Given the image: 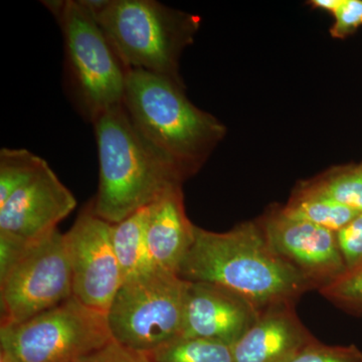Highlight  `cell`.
Listing matches in <instances>:
<instances>
[{
    "mask_svg": "<svg viewBox=\"0 0 362 362\" xmlns=\"http://www.w3.org/2000/svg\"><path fill=\"white\" fill-rule=\"evenodd\" d=\"M287 362H362V351L354 344L327 345L315 338Z\"/></svg>",
    "mask_w": 362,
    "mask_h": 362,
    "instance_id": "cell-21",
    "label": "cell"
},
{
    "mask_svg": "<svg viewBox=\"0 0 362 362\" xmlns=\"http://www.w3.org/2000/svg\"><path fill=\"white\" fill-rule=\"evenodd\" d=\"M123 107L138 132L185 180L226 134L218 119L188 99L185 84L141 69L128 70Z\"/></svg>",
    "mask_w": 362,
    "mask_h": 362,
    "instance_id": "cell-2",
    "label": "cell"
},
{
    "mask_svg": "<svg viewBox=\"0 0 362 362\" xmlns=\"http://www.w3.org/2000/svg\"><path fill=\"white\" fill-rule=\"evenodd\" d=\"M330 33L334 39L343 40L356 33L362 25V0H341L337 11Z\"/></svg>",
    "mask_w": 362,
    "mask_h": 362,
    "instance_id": "cell-23",
    "label": "cell"
},
{
    "mask_svg": "<svg viewBox=\"0 0 362 362\" xmlns=\"http://www.w3.org/2000/svg\"><path fill=\"white\" fill-rule=\"evenodd\" d=\"M153 362H233L232 346L202 338L183 337L157 350Z\"/></svg>",
    "mask_w": 362,
    "mask_h": 362,
    "instance_id": "cell-18",
    "label": "cell"
},
{
    "mask_svg": "<svg viewBox=\"0 0 362 362\" xmlns=\"http://www.w3.org/2000/svg\"><path fill=\"white\" fill-rule=\"evenodd\" d=\"M319 293L341 310L362 318V265L346 271Z\"/></svg>",
    "mask_w": 362,
    "mask_h": 362,
    "instance_id": "cell-20",
    "label": "cell"
},
{
    "mask_svg": "<svg viewBox=\"0 0 362 362\" xmlns=\"http://www.w3.org/2000/svg\"><path fill=\"white\" fill-rule=\"evenodd\" d=\"M309 4L314 8L321 9L333 14L341 4V0H312Z\"/></svg>",
    "mask_w": 362,
    "mask_h": 362,
    "instance_id": "cell-26",
    "label": "cell"
},
{
    "mask_svg": "<svg viewBox=\"0 0 362 362\" xmlns=\"http://www.w3.org/2000/svg\"><path fill=\"white\" fill-rule=\"evenodd\" d=\"M112 338L107 314L75 296L28 320L0 326V346L16 362H78Z\"/></svg>",
    "mask_w": 362,
    "mask_h": 362,
    "instance_id": "cell-7",
    "label": "cell"
},
{
    "mask_svg": "<svg viewBox=\"0 0 362 362\" xmlns=\"http://www.w3.org/2000/svg\"><path fill=\"white\" fill-rule=\"evenodd\" d=\"M128 69H141L183 84L180 63L194 42L199 16L156 0H84Z\"/></svg>",
    "mask_w": 362,
    "mask_h": 362,
    "instance_id": "cell-4",
    "label": "cell"
},
{
    "mask_svg": "<svg viewBox=\"0 0 362 362\" xmlns=\"http://www.w3.org/2000/svg\"><path fill=\"white\" fill-rule=\"evenodd\" d=\"M30 242L11 233L0 232V280L18 263Z\"/></svg>",
    "mask_w": 362,
    "mask_h": 362,
    "instance_id": "cell-25",
    "label": "cell"
},
{
    "mask_svg": "<svg viewBox=\"0 0 362 362\" xmlns=\"http://www.w3.org/2000/svg\"><path fill=\"white\" fill-rule=\"evenodd\" d=\"M337 235L347 271L362 265V214Z\"/></svg>",
    "mask_w": 362,
    "mask_h": 362,
    "instance_id": "cell-22",
    "label": "cell"
},
{
    "mask_svg": "<svg viewBox=\"0 0 362 362\" xmlns=\"http://www.w3.org/2000/svg\"><path fill=\"white\" fill-rule=\"evenodd\" d=\"M64 40L66 94L76 110L92 124L123 104L127 68L112 47L84 0L42 1Z\"/></svg>",
    "mask_w": 362,
    "mask_h": 362,
    "instance_id": "cell-5",
    "label": "cell"
},
{
    "mask_svg": "<svg viewBox=\"0 0 362 362\" xmlns=\"http://www.w3.org/2000/svg\"><path fill=\"white\" fill-rule=\"evenodd\" d=\"M99 159L95 214L117 223L149 206L185 178L149 144L131 122L123 104L92 123Z\"/></svg>",
    "mask_w": 362,
    "mask_h": 362,
    "instance_id": "cell-3",
    "label": "cell"
},
{
    "mask_svg": "<svg viewBox=\"0 0 362 362\" xmlns=\"http://www.w3.org/2000/svg\"><path fill=\"white\" fill-rule=\"evenodd\" d=\"M78 362H153L147 354L129 349L116 340L110 341L95 350L89 356Z\"/></svg>",
    "mask_w": 362,
    "mask_h": 362,
    "instance_id": "cell-24",
    "label": "cell"
},
{
    "mask_svg": "<svg viewBox=\"0 0 362 362\" xmlns=\"http://www.w3.org/2000/svg\"><path fill=\"white\" fill-rule=\"evenodd\" d=\"M314 339L295 305H276L262 310L258 320L233 345V362H287Z\"/></svg>",
    "mask_w": 362,
    "mask_h": 362,
    "instance_id": "cell-13",
    "label": "cell"
},
{
    "mask_svg": "<svg viewBox=\"0 0 362 362\" xmlns=\"http://www.w3.org/2000/svg\"><path fill=\"white\" fill-rule=\"evenodd\" d=\"M194 223L187 218L182 187L171 188L148 206L146 238L154 268L178 271L194 245Z\"/></svg>",
    "mask_w": 362,
    "mask_h": 362,
    "instance_id": "cell-14",
    "label": "cell"
},
{
    "mask_svg": "<svg viewBox=\"0 0 362 362\" xmlns=\"http://www.w3.org/2000/svg\"><path fill=\"white\" fill-rule=\"evenodd\" d=\"M258 307L221 286L188 283L182 337L233 346L258 320Z\"/></svg>",
    "mask_w": 362,
    "mask_h": 362,
    "instance_id": "cell-12",
    "label": "cell"
},
{
    "mask_svg": "<svg viewBox=\"0 0 362 362\" xmlns=\"http://www.w3.org/2000/svg\"><path fill=\"white\" fill-rule=\"evenodd\" d=\"M273 249L318 291L337 282L347 268L337 233L290 218L273 206L259 218Z\"/></svg>",
    "mask_w": 362,
    "mask_h": 362,
    "instance_id": "cell-10",
    "label": "cell"
},
{
    "mask_svg": "<svg viewBox=\"0 0 362 362\" xmlns=\"http://www.w3.org/2000/svg\"><path fill=\"white\" fill-rule=\"evenodd\" d=\"M74 296L65 233L58 228L30 242L0 280L1 326L28 320Z\"/></svg>",
    "mask_w": 362,
    "mask_h": 362,
    "instance_id": "cell-8",
    "label": "cell"
},
{
    "mask_svg": "<svg viewBox=\"0 0 362 362\" xmlns=\"http://www.w3.org/2000/svg\"><path fill=\"white\" fill-rule=\"evenodd\" d=\"M47 163L30 150L1 148L0 150V206L16 190L37 175Z\"/></svg>",
    "mask_w": 362,
    "mask_h": 362,
    "instance_id": "cell-19",
    "label": "cell"
},
{
    "mask_svg": "<svg viewBox=\"0 0 362 362\" xmlns=\"http://www.w3.org/2000/svg\"><path fill=\"white\" fill-rule=\"evenodd\" d=\"M77 199L49 164L0 206V232L33 240L57 230Z\"/></svg>",
    "mask_w": 362,
    "mask_h": 362,
    "instance_id": "cell-11",
    "label": "cell"
},
{
    "mask_svg": "<svg viewBox=\"0 0 362 362\" xmlns=\"http://www.w3.org/2000/svg\"><path fill=\"white\" fill-rule=\"evenodd\" d=\"M178 276L188 282L221 286L246 298L259 310L295 305L311 290L271 246L259 220L245 221L223 233L197 226L194 245Z\"/></svg>",
    "mask_w": 362,
    "mask_h": 362,
    "instance_id": "cell-1",
    "label": "cell"
},
{
    "mask_svg": "<svg viewBox=\"0 0 362 362\" xmlns=\"http://www.w3.org/2000/svg\"><path fill=\"white\" fill-rule=\"evenodd\" d=\"M188 283L157 268L126 279L106 313L112 338L150 356L182 337Z\"/></svg>",
    "mask_w": 362,
    "mask_h": 362,
    "instance_id": "cell-6",
    "label": "cell"
},
{
    "mask_svg": "<svg viewBox=\"0 0 362 362\" xmlns=\"http://www.w3.org/2000/svg\"><path fill=\"white\" fill-rule=\"evenodd\" d=\"M300 187L362 214V162L330 169L311 180L300 183Z\"/></svg>",
    "mask_w": 362,
    "mask_h": 362,
    "instance_id": "cell-17",
    "label": "cell"
},
{
    "mask_svg": "<svg viewBox=\"0 0 362 362\" xmlns=\"http://www.w3.org/2000/svg\"><path fill=\"white\" fill-rule=\"evenodd\" d=\"M281 209L290 218L308 221L334 233L339 232L361 214L351 207L305 189L300 185L294 190L287 204Z\"/></svg>",
    "mask_w": 362,
    "mask_h": 362,
    "instance_id": "cell-16",
    "label": "cell"
},
{
    "mask_svg": "<svg viewBox=\"0 0 362 362\" xmlns=\"http://www.w3.org/2000/svg\"><path fill=\"white\" fill-rule=\"evenodd\" d=\"M112 225L95 214L92 202L65 233L74 296L90 308L107 313L123 283L112 240Z\"/></svg>",
    "mask_w": 362,
    "mask_h": 362,
    "instance_id": "cell-9",
    "label": "cell"
},
{
    "mask_svg": "<svg viewBox=\"0 0 362 362\" xmlns=\"http://www.w3.org/2000/svg\"><path fill=\"white\" fill-rule=\"evenodd\" d=\"M147 218L148 206L112 225V240L122 271L123 282L154 268L147 246Z\"/></svg>",
    "mask_w": 362,
    "mask_h": 362,
    "instance_id": "cell-15",
    "label": "cell"
},
{
    "mask_svg": "<svg viewBox=\"0 0 362 362\" xmlns=\"http://www.w3.org/2000/svg\"><path fill=\"white\" fill-rule=\"evenodd\" d=\"M0 362H16L13 356H9L6 351L0 352Z\"/></svg>",
    "mask_w": 362,
    "mask_h": 362,
    "instance_id": "cell-27",
    "label": "cell"
}]
</instances>
